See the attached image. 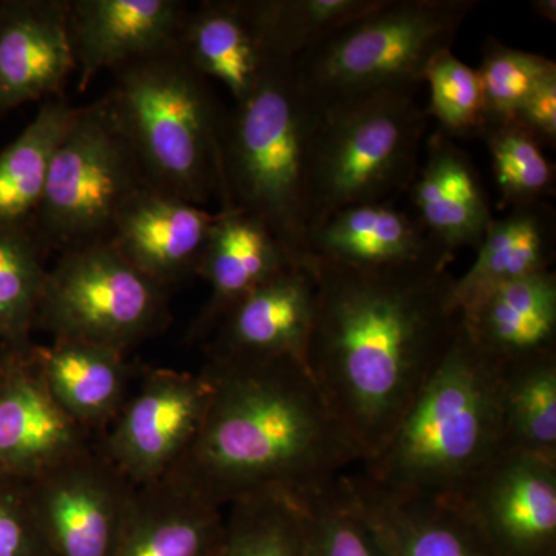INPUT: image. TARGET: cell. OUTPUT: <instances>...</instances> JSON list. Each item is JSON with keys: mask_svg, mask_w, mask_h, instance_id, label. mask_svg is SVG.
<instances>
[{"mask_svg": "<svg viewBox=\"0 0 556 556\" xmlns=\"http://www.w3.org/2000/svg\"><path fill=\"white\" fill-rule=\"evenodd\" d=\"M146 185L129 139L104 98L76 108L51 160L33 219L47 252L108 241L124 201Z\"/></svg>", "mask_w": 556, "mask_h": 556, "instance_id": "obj_8", "label": "cell"}, {"mask_svg": "<svg viewBox=\"0 0 556 556\" xmlns=\"http://www.w3.org/2000/svg\"><path fill=\"white\" fill-rule=\"evenodd\" d=\"M532 9L535 10L538 16L555 24L556 0H535V2H532Z\"/></svg>", "mask_w": 556, "mask_h": 556, "instance_id": "obj_38", "label": "cell"}, {"mask_svg": "<svg viewBox=\"0 0 556 556\" xmlns=\"http://www.w3.org/2000/svg\"><path fill=\"white\" fill-rule=\"evenodd\" d=\"M105 100L129 139L146 185L206 207L218 200L225 110L211 80L178 46L113 73Z\"/></svg>", "mask_w": 556, "mask_h": 556, "instance_id": "obj_5", "label": "cell"}, {"mask_svg": "<svg viewBox=\"0 0 556 556\" xmlns=\"http://www.w3.org/2000/svg\"><path fill=\"white\" fill-rule=\"evenodd\" d=\"M464 334L496 365L556 353V274L497 285L460 306Z\"/></svg>", "mask_w": 556, "mask_h": 556, "instance_id": "obj_19", "label": "cell"}, {"mask_svg": "<svg viewBox=\"0 0 556 556\" xmlns=\"http://www.w3.org/2000/svg\"><path fill=\"white\" fill-rule=\"evenodd\" d=\"M321 108L280 62L225 110L219 131V208L257 219L291 265L313 270L309 169Z\"/></svg>", "mask_w": 556, "mask_h": 556, "instance_id": "obj_3", "label": "cell"}, {"mask_svg": "<svg viewBox=\"0 0 556 556\" xmlns=\"http://www.w3.org/2000/svg\"><path fill=\"white\" fill-rule=\"evenodd\" d=\"M166 292L109 241L72 249L47 269L35 329L127 354L166 327Z\"/></svg>", "mask_w": 556, "mask_h": 556, "instance_id": "obj_9", "label": "cell"}, {"mask_svg": "<svg viewBox=\"0 0 556 556\" xmlns=\"http://www.w3.org/2000/svg\"><path fill=\"white\" fill-rule=\"evenodd\" d=\"M497 369L506 448L556 463V353Z\"/></svg>", "mask_w": 556, "mask_h": 556, "instance_id": "obj_28", "label": "cell"}, {"mask_svg": "<svg viewBox=\"0 0 556 556\" xmlns=\"http://www.w3.org/2000/svg\"><path fill=\"white\" fill-rule=\"evenodd\" d=\"M31 358L58 405L90 434L104 431L126 402V354L75 340L33 343Z\"/></svg>", "mask_w": 556, "mask_h": 556, "instance_id": "obj_25", "label": "cell"}, {"mask_svg": "<svg viewBox=\"0 0 556 556\" xmlns=\"http://www.w3.org/2000/svg\"><path fill=\"white\" fill-rule=\"evenodd\" d=\"M504 448L500 369L460 327L386 445L358 473L396 495L457 496Z\"/></svg>", "mask_w": 556, "mask_h": 556, "instance_id": "obj_4", "label": "cell"}, {"mask_svg": "<svg viewBox=\"0 0 556 556\" xmlns=\"http://www.w3.org/2000/svg\"><path fill=\"white\" fill-rule=\"evenodd\" d=\"M457 500L496 556H556V463L504 448Z\"/></svg>", "mask_w": 556, "mask_h": 556, "instance_id": "obj_12", "label": "cell"}, {"mask_svg": "<svg viewBox=\"0 0 556 556\" xmlns=\"http://www.w3.org/2000/svg\"><path fill=\"white\" fill-rule=\"evenodd\" d=\"M314 260L353 266L448 263L453 255L428 237L415 215L393 203L362 204L343 208L318 226L309 237Z\"/></svg>", "mask_w": 556, "mask_h": 556, "instance_id": "obj_24", "label": "cell"}, {"mask_svg": "<svg viewBox=\"0 0 556 556\" xmlns=\"http://www.w3.org/2000/svg\"><path fill=\"white\" fill-rule=\"evenodd\" d=\"M278 61L295 62L306 51L378 9L382 0H255Z\"/></svg>", "mask_w": 556, "mask_h": 556, "instance_id": "obj_32", "label": "cell"}, {"mask_svg": "<svg viewBox=\"0 0 556 556\" xmlns=\"http://www.w3.org/2000/svg\"><path fill=\"white\" fill-rule=\"evenodd\" d=\"M299 500L308 519L311 556H393L348 473Z\"/></svg>", "mask_w": 556, "mask_h": 556, "instance_id": "obj_31", "label": "cell"}, {"mask_svg": "<svg viewBox=\"0 0 556 556\" xmlns=\"http://www.w3.org/2000/svg\"><path fill=\"white\" fill-rule=\"evenodd\" d=\"M225 508L175 479L135 486L115 556H219Z\"/></svg>", "mask_w": 556, "mask_h": 556, "instance_id": "obj_22", "label": "cell"}, {"mask_svg": "<svg viewBox=\"0 0 556 556\" xmlns=\"http://www.w3.org/2000/svg\"><path fill=\"white\" fill-rule=\"evenodd\" d=\"M228 508L219 556H311L308 519L299 497L260 493Z\"/></svg>", "mask_w": 556, "mask_h": 556, "instance_id": "obj_29", "label": "cell"}, {"mask_svg": "<svg viewBox=\"0 0 556 556\" xmlns=\"http://www.w3.org/2000/svg\"><path fill=\"white\" fill-rule=\"evenodd\" d=\"M316 313L313 270L288 266L239 300L211 332L207 357L298 358Z\"/></svg>", "mask_w": 556, "mask_h": 556, "instance_id": "obj_17", "label": "cell"}, {"mask_svg": "<svg viewBox=\"0 0 556 556\" xmlns=\"http://www.w3.org/2000/svg\"><path fill=\"white\" fill-rule=\"evenodd\" d=\"M477 0H382L378 9L318 42L294 62L321 109L422 86L439 53L452 49Z\"/></svg>", "mask_w": 556, "mask_h": 556, "instance_id": "obj_6", "label": "cell"}, {"mask_svg": "<svg viewBox=\"0 0 556 556\" xmlns=\"http://www.w3.org/2000/svg\"><path fill=\"white\" fill-rule=\"evenodd\" d=\"M73 73L68 0L0 3V115L61 97Z\"/></svg>", "mask_w": 556, "mask_h": 556, "instance_id": "obj_16", "label": "cell"}, {"mask_svg": "<svg viewBox=\"0 0 556 556\" xmlns=\"http://www.w3.org/2000/svg\"><path fill=\"white\" fill-rule=\"evenodd\" d=\"M208 399L211 383L203 371L149 372L105 428L98 448L131 484L169 477L199 434Z\"/></svg>", "mask_w": 556, "mask_h": 556, "instance_id": "obj_10", "label": "cell"}, {"mask_svg": "<svg viewBox=\"0 0 556 556\" xmlns=\"http://www.w3.org/2000/svg\"><path fill=\"white\" fill-rule=\"evenodd\" d=\"M75 112L62 94L42 101L31 123L0 152V226L31 228L54 150Z\"/></svg>", "mask_w": 556, "mask_h": 556, "instance_id": "obj_27", "label": "cell"}, {"mask_svg": "<svg viewBox=\"0 0 556 556\" xmlns=\"http://www.w3.org/2000/svg\"><path fill=\"white\" fill-rule=\"evenodd\" d=\"M0 556H49L33 510L30 482L0 477Z\"/></svg>", "mask_w": 556, "mask_h": 556, "instance_id": "obj_36", "label": "cell"}, {"mask_svg": "<svg viewBox=\"0 0 556 556\" xmlns=\"http://www.w3.org/2000/svg\"><path fill=\"white\" fill-rule=\"evenodd\" d=\"M47 254L33 228L0 226V343L11 350L33 345Z\"/></svg>", "mask_w": 556, "mask_h": 556, "instance_id": "obj_30", "label": "cell"}, {"mask_svg": "<svg viewBox=\"0 0 556 556\" xmlns=\"http://www.w3.org/2000/svg\"><path fill=\"white\" fill-rule=\"evenodd\" d=\"M473 265L455 278L457 309L486 289L551 269L555 257V212L546 201L514 207L486 228Z\"/></svg>", "mask_w": 556, "mask_h": 556, "instance_id": "obj_26", "label": "cell"}, {"mask_svg": "<svg viewBox=\"0 0 556 556\" xmlns=\"http://www.w3.org/2000/svg\"><path fill=\"white\" fill-rule=\"evenodd\" d=\"M214 219L206 207L142 186L119 207L108 241L139 273L169 289L197 276Z\"/></svg>", "mask_w": 556, "mask_h": 556, "instance_id": "obj_14", "label": "cell"}, {"mask_svg": "<svg viewBox=\"0 0 556 556\" xmlns=\"http://www.w3.org/2000/svg\"><path fill=\"white\" fill-rule=\"evenodd\" d=\"M206 415L170 479L228 507L241 497H303L361 464L353 441L298 358L208 357Z\"/></svg>", "mask_w": 556, "mask_h": 556, "instance_id": "obj_2", "label": "cell"}, {"mask_svg": "<svg viewBox=\"0 0 556 556\" xmlns=\"http://www.w3.org/2000/svg\"><path fill=\"white\" fill-rule=\"evenodd\" d=\"M288 266L294 265L262 223L233 208H218L197 270L211 295L193 325V338H208L239 300Z\"/></svg>", "mask_w": 556, "mask_h": 556, "instance_id": "obj_23", "label": "cell"}, {"mask_svg": "<svg viewBox=\"0 0 556 556\" xmlns=\"http://www.w3.org/2000/svg\"><path fill=\"white\" fill-rule=\"evenodd\" d=\"M189 3L179 0H68V24L79 89L178 46Z\"/></svg>", "mask_w": 556, "mask_h": 556, "instance_id": "obj_15", "label": "cell"}, {"mask_svg": "<svg viewBox=\"0 0 556 556\" xmlns=\"http://www.w3.org/2000/svg\"><path fill=\"white\" fill-rule=\"evenodd\" d=\"M179 50L207 80H219L233 102L247 98L280 62L273 49L255 0H204L189 7Z\"/></svg>", "mask_w": 556, "mask_h": 556, "instance_id": "obj_18", "label": "cell"}, {"mask_svg": "<svg viewBox=\"0 0 556 556\" xmlns=\"http://www.w3.org/2000/svg\"><path fill=\"white\" fill-rule=\"evenodd\" d=\"M348 479L391 555L496 556L457 497L396 495L361 473Z\"/></svg>", "mask_w": 556, "mask_h": 556, "instance_id": "obj_21", "label": "cell"}, {"mask_svg": "<svg viewBox=\"0 0 556 556\" xmlns=\"http://www.w3.org/2000/svg\"><path fill=\"white\" fill-rule=\"evenodd\" d=\"M448 263L353 268L314 260L305 367L367 463L460 331Z\"/></svg>", "mask_w": 556, "mask_h": 556, "instance_id": "obj_1", "label": "cell"}, {"mask_svg": "<svg viewBox=\"0 0 556 556\" xmlns=\"http://www.w3.org/2000/svg\"><path fill=\"white\" fill-rule=\"evenodd\" d=\"M31 346L14 351L0 380V477L25 482L94 445L93 434L51 397Z\"/></svg>", "mask_w": 556, "mask_h": 556, "instance_id": "obj_13", "label": "cell"}, {"mask_svg": "<svg viewBox=\"0 0 556 556\" xmlns=\"http://www.w3.org/2000/svg\"><path fill=\"white\" fill-rule=\"evenodd\" d=\"M427 113L413 91L321 109L309 169V237L343 208L391 203L419 169Z\"/></svg>", "mask_w": 556, "mask_h": 556, "instance_id": "obj_7", "label": "cell"}, {"mask_svg": "<svg viewBox=\"0 0 556 556\" xmlns=\"http://www.w3.org/2000/svg\"><path fill=\"white\" fill-rule=\"evenodd\" d=\"M481 137L492 156L493 175L506 206H529L554 195L555 164L532 131L514 119L490 124Z\"/></svg>", "mask_w": 556, "mask_h": 556, "instance_id": "obj_33", "label": "cell"}, {"mask_svg": "<svg viewBox=\"0 0 556 556\" xmlns=\"http://www.w3.org/2000/svg\"><path fill=\"white\" fill-rule=\"evenodd\" d=\"M515 121L532 131L541 144L556 142V72L551 73L530 93L518 110Z\"/></svg>", "mask_w": 556, "mask_h": 556, "instance_id": "obj_37", "label": "cell"}, {"mask_svg": "<svg viewBox=\"0 0 556 556\" xmlns=\"http://www.w3.org/2000/svg\"><path fill=\"white\" fill-rule=\"evenodd\" d=\"M135 484L98 445L30 482L49 556H115Z\"/></svg>", "mask_w": 556, "mask_h": 556, "instance_id": "obj_11", "label": "cell"}, {"mask_svg": "<svg viewBox=\"0 0 556 556\" xmlns=\"http://www.w3.org/2000/svg\"><path fill=\"white\" fill-rule=\"evenodd\" d=\"M478 72L490 126L514 121L538 84L556 72V64L541 54L511 49L490 38Z\"/></svg>", "mask_w": 556, "mask_h": 556, "instance_id": "obj_35", "label": "cell"}, {"mask_svg": "<svg viewBox=\"0 0 556 556\" xmlns=\"http://www.w3.org/2000/svg\"><path fill=\"white\" fill-rule=\"evenodd\" d=\"M14 351L17 350H11V348L3 345V343H0V380H2L3 375H5L7 368H9L11 356H13Z\"/></svg>", "mask_w": 556, "mask_h": 556, "instance_id": "obj_39", "label": "cell"}, {"mask_svg": "<svg viewBox=\"0 0 556 556\" xmlns=\"http://www.w3.org/2000/svg\"><path fill=\"white\" fill-rule=\"evenodd\" d=\"M424 83L430 87L426 113L438 121L439 129L452 138L481 137L486 113L478 68L457 60L452 49L444 50L431 62Z\"/></svg>", "mask_w": 556, "mask_h": 556, "instance_id": "obj_34", "label": "cell"}, {"mask_svg": "<svg viewBox=\"0 0 556 556\" xmlns=\"http://www.w3.org/2000/svg\"><path fill=\"white\" fill-rule=\"evenodd\" d=\"M426 152L408 190L417 222L448 254L478 248L493 215L477 166L441 129L428 137Z\"/></svg>", "mask_w": 556, "mask_h": 556, "instance_id": "obj_20", "label": "cell"}]
</instances>
